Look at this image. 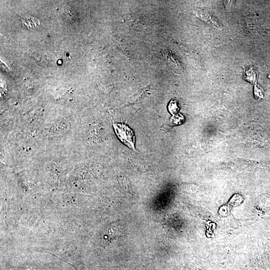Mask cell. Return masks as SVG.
<instances>
[{"mask_svg":"<svg viewBox=\"0 0 270 270\" xmlns=\"http://www.w3.org/2000/svg\"><path fill=\"white\" fill-rule=\"evenodd\" d=\"M179 109L176 101H172L170 102L169 105V110L171 113L172 114H176L178 112Z\"/></svg>","mask_w":270,"mask_h":270,"instance_id":"obj_4","label":"cell"},{"mask_svg":"<svg viewBox=\"0 0 270 270\" xmlns=\"http://www.w3.org/2000/svg\"><path fill=\"white\" fill-rule=\"evenodd\" d=\"M254 94H255V96L257 99H259L263 98V92L261 88L258 87V86L255 87V90H254Z\"/></svg>","mask_w":270,"mask_h":270,"instance_id":"obj_5","label":"cell"},{"mask_svg":"<svg viewBox=\"0 0 270 270\" xmlns=\"http://www.w3.org/2000/svg\"><path fill=\"white\" fill-rule=\"evenodd\" d=\"M246 75L248 81L252 83L256 82V79L255 78H256V75L252 68H247V70L246 71Z\"/></svg>","mask_w":270,"mask_h":270,"instance_id":"obj_3","label":"cell"},{"mask_svg":"<svg viewBox=\"0 0 270 270\" xmlns=\"http://www.w3.org/2000/svg\"><path fill=\"white\" fill-rule=\"evenodd\" d=\"M113 125L119 139L126 146L136 150L135 136L131 128L126 124L113 123Z\"/></svg>","mask_w":270,"mask_h":270,"instance_id":"obj_1","label":"cell"},{"mask_svg":"<svg viewBox=\"0 0 270 270\" xmlns=\"http://www.w3.org/2000/svg\"><path fill=\"white\" fill-rule=\"evenodd\" d=\"M23 25L28 28H35L40 25V21L35 18L31 16H26L22 20Z\"/></svg>","mask_w":270,"mask_h":270,"instance_id":"obj_2","label":"cell"}]
</instances>
